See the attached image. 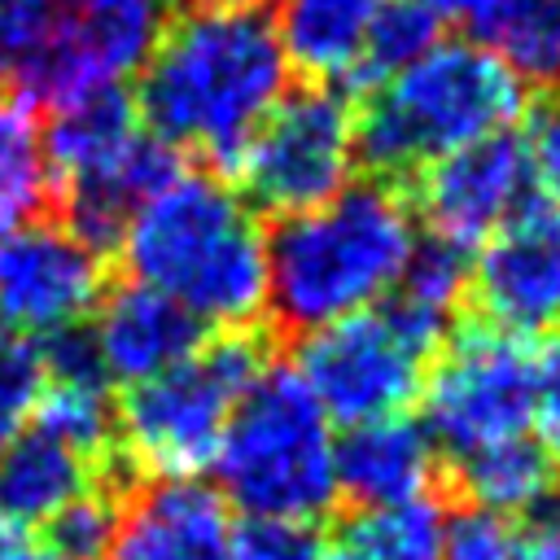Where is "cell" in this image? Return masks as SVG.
I'll use <instances>...</instances> for the list:
<instances>
[{
	"instance_id": "obj_29",
	"label": "cell",
	"mask_w": 560,
	"mask_h": 560,
	"mask_svg": "<svg viewBox=\"0 0 560 560\" xmlns=\"http://www.w3.org/2000/svg\"><path fill=\"white\" fill-rule=\"evenodd\" d=\"M114 525H118V503L101 486H92L44 525V542L57 547L66 560H105L114 542Z\"/></svg>"
},
{
	"instance_id": "obj_24",
	"label": "cell",
	"mask_w": 560,
	"mask_h": 560,
	"mask_svg": "<svg viewBox=\"0 0 560 560\" xmlns=\"http://www.w3.org/2000/svg\"><path fill=\"white\" fill-rule=\"evenodd\" d=\"M446 512L420 494L389 508H368L350 525V547L368 560H442Z\"/></svg>"
},
{
	"instance_id": "obj_3",
	"label": "cell",
	"mask_w": 560,
	"mask_h": 560,
	"mask_svg": "<svg viewBox=\"0 0 560 560\" xmlns=\"http://www.w3.org/2000/svg\"><path fill=\"white\" fill-rule=\"evenodd\" d=\"M416 245V210L389 184H346L267 232V311L302 337L372 311L398 289Z\"/></svg>"
},
{
	"instance_id": "obj_6",
	"label": "cell",
	"mask_w": 560,
	"mask_h": 560,
	"mask_svg": "<svg viewBox=\"0 0 560 560\" xmlns=\"http://www.w3.org/2000/svg\"><path fill=\"white\" fill-rule=\"evenodd\" d=\"M44 149L52 184L66 192V228L96 249L118 241L131 210L179 171V153L144 131L122 88H96L57 105L44 127Z\"/></svg>"
},
{
	"instance_id": "obj_34",
	"label": "cell",
	"mask_w": 560,
	"mask_h": 560,
	"mask_svg": "<svg viewBox=\"0 0 560 560\" xmlns=\"http://www.w3.org/2000/svg\"><path fill=\"white\" fill-rule=\"evenodd\" d=\"M525 158H529V179L542 188V201H551L560 210V101L534 118Z\"/></svg>"
},
{
	"instance_id": "obj_13",
	"label": "cell",
	"mask_w": 560,
	"mask_h": 560,
	"mask_svg": "<svg viewBox=\"0 0 560 560\" xmlns=\"http://www.w3.org/2000/svg\"><path fill=\"white\" fill-rule=\"evenodd\" d=\"M468 293L481 306V324L538 337L560 332V210L529 197L503 228H494L468 262Z\"/></svg>"
},
{
	"instance_id": "obj_16",
	"label": "cell",
	"mask_w": 560,
	"mask_h": 560,
	"mask_svg": "<svg viewBox=\"0 0 560 560\" xmlns=\"http://www.w3.org/2000/svg\"><path fill=\"white\" fill-rule=\"evenodd\" d=\"M88 319L92 324L83 332L92 341V354L105 381L118 385H140L201 346V324L166 293L136 280L101 293Z\"/></svg>"
},
{
	"instance_id": "obj_18",
	"label": "cell",
	"mask_w": 560,
	"mask_h": 560,
	"mask_svg": "<svg viewBox=\"0 0 560 560\" xmlns=\"http://www.w3.org/2000/svg\"><path fill=\"white\" fill-rule=\"evenodd\" d=\"M92 486L96 459L35 424L0 451V521L48 525L70 499Z\"/></svg>"
},
{
	"instance_id": "obj_10",
	"label": "cell",
	"mask_w": 560,
	"mask_h": 560,
	"mask_svg": "<svg viewBox=\"0 0 560 560\" xmlns=\"http://www.w3.org/2000/svg\"><path fill=\"white\" fill-rule=\"evenodd\" d=\"M424 433L464 459L534 429V350L490 324L455 332L420 385Z\"/></svg>"
},
{
	"instance_id": "obj_36",
	"label": "cell",
	"mask_w": 560,
	"mask_h": 560,
	"mask_svg": "<svg viewBox=\"0 0 560 560\" xmlns=\"http://www.w3.org/2000/svg\"><path fill=\"white\" fill-rule=\"evenodd\" d=\"M319 560H368V556H359L350 542L346 547H332V551H319Z\"/></svg>"
},
{
	"instance_id": "obj_1",
	"label": "cell",
	"mask_w": 560,
	"mask_h": 560,
	"mask_svg": "<svg viewBox=\"0 0 560 560\" xmlns=\"http://www.w3.org/2000/svg\"><path fill=\"white\" fill-rule=\"evenodd\" d=\"M289 70L262 0H192L144 61L136 109L175 153L192 149L232 166L284 101Z\"/></svg>"
},
{
	"instance_id": "obj_25",
	"label": "cell",
	"mask_w": 560,
	"mask_h": 560,
	"mask_svg": "<svg viewBox=\"0 0 560 560\" xmlns=\"http://www.w3.org/2000/svg\"><path fill=\"white\" fill-rule=\"evenodd\" d=\"M105 385L109 381L101 376H48L35 411V429L96 459L114 438V407Z\"/></svg>"
},
{
	"instance_id": "obj_4",
	"label": "cell",
	"mask_w": 560,
	"mask_h": 560,
	"mask_svg": "<svg viewBox=\"0 0 560 560\" xmlns=\"http://www.w3.org/2000/svg\"><path fill=\"white\" fill-rule=\"evenodd\" d=\"M525 114V79L481 39H438L424 57L381 83L354 118L359 158L385 175L503 136Z\"/></svg>"
},
{
	"instance_id": "obj_38",
	"label": "cell",
	"mask_w": 560,
	"mask_h": 560,
	"mask_svg": "<svg viewBox=\"0 0 560 560\" xmlns=\"http://www.w3.org/2000/svg\"><path fill=\"white\" fill-rule=\"evenodd\" d=\"M0 525H4V521H0Z\"/></svg>"
},
{
	"instance_id": "obj_28",
	"label": "cell",
	"mask_w": 560,
	"mask_h": 560,
	"mask_svg": "<svg viewBox=\"0 0 560 560\" xmlns=\"http://www.w3.org/2000/svg\"><path fill=\"white\" fill-rule=\"evenodd\" d=\"M44 385H48L44 350L35 341L0 332V451L31 429Z\"/></svg>"
},
{
	"instance_id": "obj_26",
	"label": "cell",
	"mask_w": 560,
	"mask_h": 560,
	"mask_svg": "<svg viewBox=\"0 0 560 560\" xmlns=\"http://www.w3.org/2000/svg\"><path fill=\"white\" fill-rule=\"evenodd\" d=\"M438 39H442L438 35V18L429 9H420L416 0H389L376 13V22H372V31L363 39V52H359V61L350 70V83L376 92L398 70H407L416 57H424Z\"/></svg>"
},
{
	"instance_id": "obj_32",
	"label": "cell",
	"mask_w": 560,
	"mask_h": 560,
	"mask_svg": "<svg viewBox=\"0 0 560 560\" xmlns=\"http://www.w3.org/2000/svg\"><path fill=\"white\" fill-rule=\"evenodd\" d=\"M416 4L429 9V13L438 18V26H442V22H455V26H464L472 39L490 44V39L512 22V13H516L525 0H416Z\"/></svg>"
},
{
	"instance_id": "obj_14",
	"label": "cell",
	"mask_w": 560,
	"mask_h": 560,
	"mask_svg": "<svg viewBox=\"0 0 560 560\" xmlns=\"http://www.w3.org/2000/svg\"><path fill=\"white\" fill-rule=\"evenodd\" d=\"M529 188L525 140L503 131L420 166V214L433 241L472 249L529 201Z\"/></svg>"
},
{
	"instance_id": "obj_11",
	"label": "cell",
	"mask_w": 560,
	"mask_h": 560,
	"mask_svg": "<svg viewBox=\"0 0 560 560\" xmlns=\"http://www.w3.org/2000/svg\"><path fill=\"white\" fill-rule=\"evenodd\" d=\"M105 293V262L66 223H22L0 232V332L48 341L83 328Z\"/></svg>"
},
{
	"instance_id": "obj_27",
	"label": "cell",
	"mask_w": 560,
	"mask_h": 560,
	"mask_svg": "<svg viewBox=\"0 0 560 560\" xmlns=\"http://www.w3.org/2000/svg\"><path fill=\"white\" fill-rule=\"evenodd\" d=\"M490 48L534 83L560 79V0H525Z\"/></svg>"
},
{
	"instance_id": "obj_12",
	"label": "cell",
	"mask_w": 560,
	"mask_h": 560,
	"mask_svg": "<svg viewBox=\"0 0 560 560\" xmlns=\"http://www.w3.org/2000/svg\"><path fill=\"white\" fill-rule=\"evenodd\" d=\"M171 18V0H57L48 52L18 92L57 109L96 88H122L144 70Z\"/></svg>"
},
{
	"instance_id": "obj_9",
	"label": "cell",
	"mask_w": 560,
	"mask_h": 560,
	"mask_svg": "<svg viewBox=\"0 0 560 560\" xmlns=\"http://www.w3.org/2000/svg\"><path fill=\"white\" fill-rule=\"evenodd\" d=\"M354 109L332 88L315 83L284 92V101L254 127L236 153V192L267 214H302L346 184H354Z\"/></svg>"
},
{
	"instance_id": "obj_20",
	"label": "cell",
	"mask_w": 560,
	"mask_h": 560,
	"mask_svg": "<svg viewBox=\"0 0 560 560\" xmlns=\"http://www.w3.org/2000/svg\"><path fill=\"white\" fill-rule=\"evenodd\" d=\"M455 464H459V486L472 499V508H486L499 516H534L560 477L556 455L529 433L472 451Z\"/></svg>"
},
{
	"instance_id": "obj_21",
	"label": "cell",
	"mask_w": 560,
	"mask_h": 560,
	"mask_svg": "<svg viewBox=\"0 0 560 560\" xmlns=\"http://www.w3.org/2000/svg\"><path fill=\"white\" fill-rule=\"evenodd\" d=\"M52 192L57 184L35 101H26L18 88H0V232L35 223Z\"/></svg>"
},
{
	"instance_id": "obj_17",
	"label": "cell",
	"mask_w": 560,
	"mask_h": 560,
	"mask_svg": "<svg viewBox=\"0 0 560 560\" xmlns=\"http://www.w3.org/2000/svg\"><path fill=\"white\" fill-rule=\"evenodd\" d=\"M438 472V446L420 420L385 416L350 424L337 438V494L368 508H389L429 494Z\"/></svg>"
},
{
	"instance_id": "obj_31",
	"label": "cell",
	"mask_w": 560,
	"mask_h": 560,
	"mask_svg": "<svg viewBox=\"0 0 560 560\" xmlns=\"http://www.w3.org/2000/svg\"><path fill=\"white\" fill-rule=\"evenodd\" d=\"M236 560H319V542L311 525L245 521L236 529Z\"/></svg>"
},
{
	"instance_id": "obj_5",
	"label": "cell",
	"mask_w": 560,
	"mask_h": 560,
	"mask_svg": "<svg viewBox=\"0 0 560 560\" xmlns=\"http://www.w3.org/2000/svg\"><path fill=\"white\" fill-rule=\"evenodd\" d=\"M210 468L219 472V494L245 521L315 525L341 499L332 420L289 363L254 376Z\"/></svg>"
},
{
	"instance_id": "obj_7",
	"label": "cell",
	"mask_w": 560,
	"mask_h": 560,
	"mask_svg": "<svg viewBox=\"0 0 560 560\" xmlns=\"http://www.w3.org/2000/svg\"><path fill=\"white\" fill-rule=\"evenodd\" d=\"M262 368L267 363L254 337L219 332L166 372L127 385L114 411V438L122 455L153 481L197 477L214 464L223 429Z\"/></svg>"
},
{
	"instance_id": "obj_35",
	"label": "cell",
	"mask_w": 560,
	"mask_h": 560,
	"mask_svg": "<svg viewBox=\"0 0 560 560\" xmlns=\"http://www.w3.org/2000/svg\"><path fill=\"white\" fill-rule=\"evenodd\" d=\"M0 560H66V556L44 538H13V542H0Z\"/></svg>"
},
{
	"instance_id": "obj_8",
	"label": "cell",
	"mask_w": 560,
	"mask_h": 560,
	"mask_svg": "<svg viewBox=\"0 0 560 560\" xmlns=\"http://www.w3.org/2000/svg\"><path fill=\"white\" fill-rule=\"evenodd\" d=\"M442 341L407 319L394 302L346 315L302 337L298 376L332 424L402 416L424 385L429 354Z\"/></svg>"
},
{
	"instance_id": "obj_33",
	"label": "cell",
	"mask_w": 560,
	"mask_h": 560,
	"mask_svg": "<svg viewBox=\"0 0 560 560\" xmlns=\"http://www.w3.org/2000/svg\"><path fill=\"white\" fill-rule=\"evenodd\" d=\"M534 424L547 451H560V332L534 354Z\"/></svg>"
},
{
	"instance_id": "obj_19",
	"label": "cell",
	"mask_w": 560,
	"mask_h": 560,
	"mask_svg": "<svg viewBox=\"0 0 560 560\" xmlns=\"http://www.w3.org/2000/svg\"><path fill=\"white\" fill-rule=\"evenodd\" d=\"M389 0H271V26L289 66L315 83L350 79L376 13Z\"/></svg>"
},
{
	"instance_id": "obj_30",
	"label": "cell",
	"mask_w": 560,
	"mask_h": 560,
	"mask_svg": "<svg viewBox=\"0 0 560 560\" xmlns=\"http://www.w3.org/2000/svg\"><path fill=\"white\" fill-rule=\"evenodd\" d=\"M57 22V0H0V70L13 88L44 61Z\"/></svg>"
},
{
	"instance_id": "obj_22",
	"label": "cell",
	"mask_w": 560,
	"mask_h": 560,
	"mask_svg": "<svg viewBox=\"0 0 560 560\" xmlns=\"http://www.w3.org/2000/svg\"><path fill=\"white\" fill-rule=\"evenodd\" d=\"M442 560H560V516H499L464 508L446 521Z\"/></svg>"
},
{
	"instance_id": "obj_15",
	"label": "cell",
	"mask_w": 560,
	"mask_h": 560,
	"mask_svg": "<svg viewBox=\"0 0 560 560\" xmlns=\"http://www.w3.org/2000/svg\"><path fill=\"white\" fill-rule=\"evenodd\" d=\"M228 499L197 477L144 486L114 525L105 560H236Z\"/></svg>"
},
{
	"instance_id": "obj_37",
	"label": "cell",
	"mask_w": 560,
	"mask_h": 560,
	"mask_svg": "<svg viewBox=\"0 0 560 560\" xmlns=\"http://www.w3.org/2000/svg\"><path fill=\"white\" fill-rule=\"evenodd\" d=\"M556 494H560V477H556Z\"/></svg>"
},
{
	"instance_id": "obj_2",
	"label": "cell",
	"mask_w": 560,
	"mask_h": 560,
	"mask_svg": "<svg viewBox=\"0 0 560 560\" xmlns=\"http://www.w3.org/2000/svg\"><path fill=\"white\" fill-rule=\"evenodd\" d=\"M136 284L179 302L201 328L245 332L267 315V232L232 179L175 171L118 232Z\"/></svg>"
},
{
	"instance_id": "obj_23",
	"label": "cell",
	"mask_w": 560,
	"mask_h": 560,
	"mask_svg": "<svg viewBox=\"0 0 560 560\" xmlns=\"http://www.w3.org/2000/svg\"><path fill=\"white\" fill-rule=\"evenodd\" d=\"M464 298H468V249H455L446 241H420L394 289V306L442 341Z\"/></svg>"
}]
</instances>
